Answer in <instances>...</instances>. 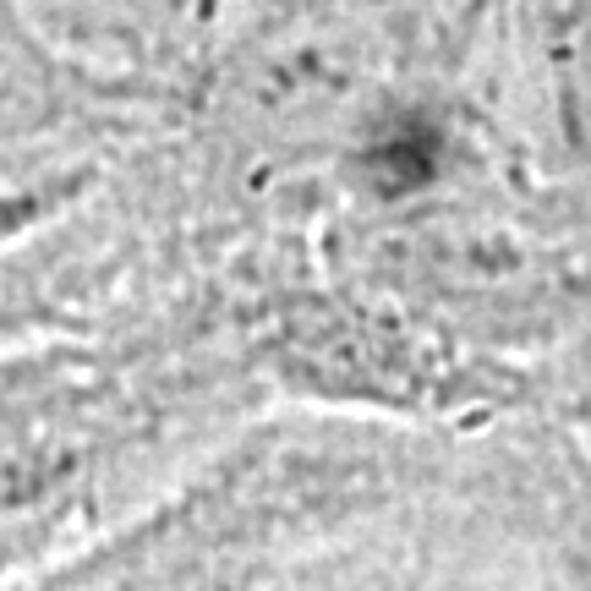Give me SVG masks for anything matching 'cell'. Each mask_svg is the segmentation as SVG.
Listing matches in <instances>:
<instances>
[{"label": "cell", "instance_id": "6da1fadb", "mask_svg": "<svg viewBox=\"0 0 591 591\" xmlns=\"http://www.w3.org/2000/svg\"><path fill=\"white\" fill-rule=\"evenodd\" d=\"M444 165L449 132L427 110H384L378 121H367L362 143H356V176L367 181V192L389 197V203L438 187Z\"/></svg>", "mask_w": 591, "mask_h": 591}]
</instances>
